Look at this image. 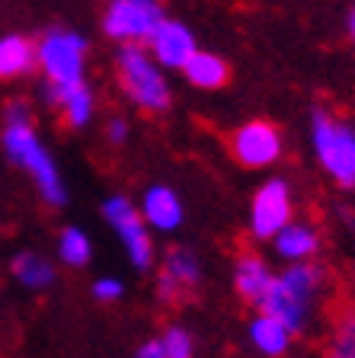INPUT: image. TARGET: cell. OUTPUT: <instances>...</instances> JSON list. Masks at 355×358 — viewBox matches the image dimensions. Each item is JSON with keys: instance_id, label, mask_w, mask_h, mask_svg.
I'll use <instances>...</instances> for the list:
<instances>
[{"instance_id": "6da1fadb", "label": "cell", "mask_w": 355, "mask_h": 358, "mask_svg": "<svg viewBox=\"0 0 355 358\" xmlns=\"http://www.w3.org/2000/svg\"><path fill=\"white\" fill-rule=\"evenodd\" d=\"M0 144L7 160L22 170L32 179L39 199L48 208H64L67 205V182L61 176V166L55 160V154L45 148V141L39 138L36 125H32V112L22 99H13L4 112V131H0Z\"/></svg>"}, {"instance_id": "7a4b0ae2", "label": "cell", "mask_w": 355, "mask_h": 358, "mask_svg": "<svg viewBox=\"0 0 355 358\" xmlns=\"http://www.w3.org/2000/svg\"><path fill=\"white\" fill-rule=\"evenodd\" d=\"M326 285H330V275L317 259L285 262L281 272H275L266 298L256 310L272 313L275 320H281L295 336H304L314 327V317L320 310Z\"/></svg>"}, {"instance_id": "3957f363", "label": "cell", "mask_w": 355, "mask_h": 358, "mask_svg": "<svg viewBox=\"0 0 355 358\" xmlns=\"http://www.w3.org/2000/svg\"><path fill=\"white\" fill-rule=\"evenodd\" d=\"M116 74L125 90V96L141 112H167L173 103V90L167 83L163 67L151 58L144 45H118L116 52Z\"/></svg>"}, {"instance_id": "277c9868", "label": "cell", "mask_w": 355, "mask_h": 358, "mask_svg": "<svg viewBox=\"0 0 355 358\" xmlns=\"http://www.w3.org/2000/svg\"><path fill=\"white\" fill-rule=\"evenodd\" d=\"M311 148L320 170L336 186H355V125L326 109L311 112Z\"/></svg>"}, {"instance_id": "5b68a950", "label": "cell", "mask_w": 355, "mask_h": 358, "mask_svg": "<svg viewBox=\"0 0 355 358\" xmlns=\"http://www.w3.org/2000/svg\"><path fill=\"white\" fill-rule=\"evenodd\" d=\"M87 52L90 42L77 29H67V26L45 29L36 42V61L45 83H52V87L83 83L87 80Z\"/></svg>"}, {"instance_id": "8992f818", "label": "cell", "mask_w": 355, "mask_h": 358, "mask_svg": "<svg viewBox=\"0 0 355 358\" xmlns=\"http://www.w3.org/2000/svg\"><path fill=\"white\" fill-rule=\"evenodd\" d=\"M103 221L116 231L118 243L125 250L128 262H132L134 272H151L157 262V250H154V234L144 224L138 205H134L128 195H109L103 199Z\"/></svg>"}, {"instance_id": "52a82bcc", "label": "cell", "mask_w": 355, "mask_h": 358, "mask_svg": "<svg viewBox=\"0 0 355 358\" xmlns=\"http://www.w3.org/2000/svg\"><path fill=\"white\" fill-rule=\"evenodd\" d=\"M295 221V192L285 176H269L259 182V189L250 199L246 231L253 240H272L285 224Z\"/></svg>"}, {"instance_id": "ba28073f", "label": "cell", "mask_w": 355, "mask_h": 358, "mask_svg": "<svg viewBox=\"0 0 355 358\" xmlns=\"http://www.w3.org/2000/svg\"><path fill=\"white\" fill-rule=\"evenodd\" d=\"M163 20L157 0H112L103 13V32L118 45H148Z\"/></svg>"}, {"instance_id": "9c48e42d", "label": "cell", "mask_w": 355, "mask_h": 358, "mask_svg": "<svg viewBox=\"0 0 355 358\" xmlns=\"http://www.w3.org/2000/svg\"><path fill=\"white\" fill-rule=\"evenodd\" d=\"M228 150L237 164L246 166V170H266V166L281 160V154H285V138H281L275 122L250 119L230 131Z\"/></svg>"}, {"instance_id": "30bf717a", "label": "cell", "mask_w": 355, "mask_h": 358, "mask_svg": "<svg viewBox=\"0 0 355 358\" xmlns=\"http://www.w3.org/2000/svg\"><path fill=\"white\" fill-rule=\"evenodd\" d=\"M202 285V259L193 246H170L157 268L154 294L160 304H176Z\"/></svg>"}, {"instance_id": "8fae6325", "label": "cell", "mask_w": 355, "mask_h": 358, "mask_svg": "<svg viewBox=\"0 0 355 358\" xmlns=\"http://www.w3.org/2000/svg\"><path fill=\"white\" fill-rule=\"evenodd\" d=\"M144 48H148L151 58H154L163 71H183L186 61L199 52L193 29L179 20H163L154 29V36L148 38Z\"/></svg>"}, {"instance_id": "7c38bea8", "label": "cell", "mask_w": 355, "mask_h": 358, "mask_svg": "<svg viewBox=\"0 0 355 358\" xmlns=\"http://www.w3.org/2000/svg\"><path fill=\"white\" fill-rule=\"evenodd\" d=\"M138 211H141V217H144V224L157 234H173V231H179L186 221L183 199H179V192L173 186H167V182H154V186L144 189V195H141V201H138Z\"/></svg>"}, {"instance_id": "4fadbf2b", "label": "cell", "mask_w": 355, "mask_h": 358, "mask_svg": "<svg viewBox=\"0 0 355 358\" xmlns=\"http://www.w3.org/2000/svg\"><path fill=\"white\" fill-rule=\"evenodd\" d=\"M42 99L48 106L61 112L67 128L83 131V128L93 122V112H97V99H93V90L83 83H71V87H52V83L42 80Z\"/></svg>"}, {"instance_id": "5bb4252c", "label": "cell", "mask_w": 355, "mask_h": 358, "mask_svg": "<svg viewBox=\"0 0 355 358\" xmlns=\"http://www.w3.org/2000/svg\"><path fill=\"white\" fill-rule=\"evenodd\" d=\"M269 243H272V253L279 256L281 262H307V259H317L320 256V250H323V234H320V227L311 221H291V224H285Z\"/></svg>"}, {"instance_id": "9a60e30c", "label": "cell", "mask_w": 355, "mask_h": 358, "mask_svg": "<svg viewBox=\"0 0 355 358\" xmlns=\"http://www.w3.org/2000/svg\"><path fill=\"white\" fill-rule=\"evenodd\" d=\"M246 339H250L253 352H259L263 358H285L298 336L281 320H275L272 313L256 310L250 317V323H246Z\"/></svg>"}, {"instance_id": "2e32d148", "label": "cell", "mask_w": 355, "mask_h": 358, "mask_svg": "<svg viewBox=\"0 0 355 358\" xmlns=\"http://www.w3.org/2000/svg\"><path fill=\"white\" fill-rule=\"evenodd\" d=\"M272 278H275L272 266L259 253H240L234 259V291L244 304H250V307L263 304Z\"/></svg>"}, {"instance_id": "e0dca14e", "label": "cell", "mask_w": 355, "mask_h": 358, "mask_svg": "<svg viewBox=\"0 0 355 358\" xmlns=\"http://www.w3.org/2000/svg\"><path fill=\"white\" fill-rule=\"evenodd\" d=\"M10 275L26 291H48L58 282V266L39 250H20L10 259Z\"/></svg>"}, {"instance_id": "ac0fdd59", "label": "cell", "mask_w": 355, "mask_h": 358, "mask_svg": "<svg viewBox=\"0 0 355 358\" xmlns=\"http://www.w3.org/2000/svg\"><path fill=\"white\" fill-rule=\"evenodd\" d=\"M39 67L36 61V42L20 32L0 36V80H20L29 77Z\"/></svg>"}, {"instance_id": "d6986e66", "label": "cell", "mask_w": 355, "mask_h": 358, "mask_svg": "<svg viewBox=\"0 0 355 358\" xmlns=\"http://www.w3.org/2000/svg\"><path fill=\"white\" fill-rule=\"evenodd\" d=\"M183 77L189 80V87L195 90H221L230 80V64L215 52H195L193 58L186 61Z\"/></svg>"}, {"instance_id": "ffe728a7", "label": "cell", "mask_w": 355, "mask_h": 358, "mask_svg": "<svg viewBox=\"0 0 355 358\" xmlns=\"http://www.w3.org/2000/svg\"><path fill=\"white\" fill-rule=\"evenodd\" d=\"M55 253H58V262L67 268H83L93 262V240L83 227L77 224H67L61 227L58 240H55Z\"/></svg>"}, {"instance_id": "44dd1931", "label": "cell", "mask_w": 355, "mask_h": 358, "mask_svg": "<svg viewBox=\"0 0 355 358\" xmlns=\"http://www.w3.org/2000/svg\"><path fill=\"white\" fill-rule=\"evenodd\" d=\"M326 358H355V307H342L340 317L333 320Z\"/></svg>"}, {"instance_id": "7402d4cb", "label": "cell", "mask_w": 355, "mask_h": 358, "mask_svg": "<svg viewBox=\"0 0 355 358\" xmlns=\"http://www.w3.org/2000/svg\"><path fill=\"white\" fill-rule=\"evenodd\" d=\"M160 345L167 358H195V336L183 323H170L160 333Z\"/></svg>"}, {"instance_id": "603a6c76", "label": "cell", "mask_w": 355, "mask_h": 358, "mask_svg": "<svg viewBox=\"0 0 355 358\" xmlns=\"http://www.w3.org/2000/svg\"><path fill=\"white\" fill-rule=\"evenodd\" d=\"M122 298H125V282L118 275H99L93 282V301H99V304H118Z\"/></svg>"}, {"instance_id": "cb8c5ba5", "label": "cell", "mask_w": 355, "mask_h": 358, "mask_svg": "<svg viewBox=\"0 0 355 358\" xmlns=\"http://www.w3.org/2000/svg\"><path fill=\"white\" fill-rule=\"evenodd\" d=\"M106 141L112 144V148H122V144H128V134H132V125H128L125 115H112L109 122H106Z\"/></svg>"}, {"instance_id": "d4e9b609", "label": "cell", "mask_w": 355, "mask_h": 358, "mask_svg": "<svg viewBox=\"0 0 355 358\" xmlns=\"http://www.w3.org/2000/svg\"><path fill=\"white\" fill-rule=\"evenodd\" d=\"M134 358H167V355H163V345H160V336L144 339V343L134 349Z\"/></svg>"}, {"instance_id": "484cf974", "label": "cell", "mask_w": 355, "mask_h": 358, "mask_svg": "<svg viewBox=\"0 0 355 358\" xmlns=\"http://www.w3.org/2000/svg\"><path fill=\"white\" fill-rule=\"evenodd\" d=\"M342 224L349 227V243H352V266H355V217L349 211H342Z\"/></svg>"}, {"instance_id": "4316f807", "label": "cell", "mask_w": 355, "mask_h": 358, "mask_svg": "<svg viewBox=\"0 0 355 358\" xmlns=\"http://www.w3.org/2000/svg\"><path fill=\"white\" fill-rule=\"evenodd\" d=\"M349 36H352V45H355V7L349 10Z\"/></svg>"}, {"instance_id": "83f0119b", "label": "cell", "mask_w": 355, "mask_h": 358, "mask_svg": "<svg viewBox=\"0 0 355 358\" xmlns=\"http://www.w3.org/2000/svg\"><path fill=\"white\" fill-rule=\"evenodd\" d=\"M352 189H355V186H352Z\"/></svg>"}]
</instances>
